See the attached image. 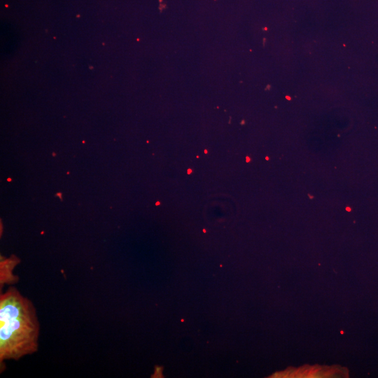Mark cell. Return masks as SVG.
<instances>
[{
  "instance_id": "6da1fadb",
  "label": "cell",
  "mask_w": 378,
  "mask_h": 378,
  "mask_svg": "<svg viewBox=\"0 0 378 378\" xmlns=\"http://www.w3.org/2000/svg\"><path fill=\"white\" fill-rule=\"evenodd\" d=\"M40 326L30 300L10 286L0 295V363L38 350Z\"/></svg>"
},
{
  "instance_id": "7a4b0ae2",
  "label": "cell",
  "mask_w": 378,
  "mask_h": 378,
  "mask_svg": "<svg viewBox=\"0 0 378 378\" xmlns=\"http://www.w3.org/2000/svg\"><path fill=\"white\" fill-rule=\"evenodd\" d=\"M0 260V286L5 284L13 285L18 282V277L14 275L13 271L20 260L15 255L9 258L1 255Z\"/></svg>"
},
{
  "instance_id": "3957f363",
  "label": "cell",
  "mask_w": 378,
  "mask_h": 378,
  "mask_svg": "<svg viewBox=\"0 0 378 378\" xmlns=\"http://www.w3.org/2000/svg\"><path fill=\"white\" fill-rule=\"evenodd\" d=\"M56 196L59 197L60 200H62V193L61 192H57L56 194Z\"/></svg>"
},
{
  "instance_id": "277c9868",
  "label": "cell",
  "mask_w": 378,
  "mask_h": 378,
  "mask_svg": "<svg viewBox=\"0 0 378 378\" xmlns=\"http://www.w3.org/2000/svg\"><path fill=\"white\" fill-rule=\"evenodd\" d=\"M346 210L348 211H350L351 209L349 207H346Z\"/></svg>"
},
{
  "instance_id": "5b68a950",
  "label": "cell",
  "mask_w": 378,
  "mask_h": 378,
  "mask_svg": "<svg viewBox=\"0 0 378 378\" xmlns=\"http://www.w3.org/2000/svg\"><path fill=\"white\" fill-rule=\"evenodd\" d=\"M249 160L250 159L248 157H246V162H249Z\"/></svg>"
},
{
  "instance_id": "8992f818",
  "label": "cell",
  "mask_w": 378,
  "mask_h": 378,
  "mask_svg": "<svg viewBox=\"0 0 378 378\" xmlns=\"http://www.w3.org/2000/svg\"><path fill=\"white\" fill-rule=\"evenodd\" d=\"M11 180H12V179H11L10 178H7V181H11Z\"/></svg>"
},
{
  "instance_id": "52a82bcc",
  "label": "cell",
  "mask_w": 378,
  "mask_h": 378,
  "mask_svg": "<svg viewBox=\"0 0 378 378\" xmlns=\"http://www.w3.org/2000/svg\"><path fill=\"white\" fill-rule=\"evenodd\" d=\"M309 195V197L311 199H312V198L314 197L313 196H312V195Z\"/></svg>"
},
{
  "instance_id": "ba28073f",
  "label": "cell",
  "mask_w": 378,
  "mask_h": 378,
  "mask_svg": "<svg viewBox=\"0 0 378 378\" xmlns=\"http://www.w3.org/2000/svg\"><path fill=\"white\" fill-rule=\"evenodd\" d=\"M190 172H191V170H190V169H189V170L188 171V174H190Z\"/></svg>"
},
{
  "instance_id": "9c48e42d",
  "label": "cell",
  "mask_w": 378,
  "mask_h": 378,
  "mask_svg": "<svg viewBox=\"0 0 378 378\" xmlns=\"http://www.w3.org/2000/svg\"><path fill=\"white\" fill-rule=\"evenodd\" d=\"M266 160H269V158H268V157H266Z\"/></svg>"
}]
</instances>
